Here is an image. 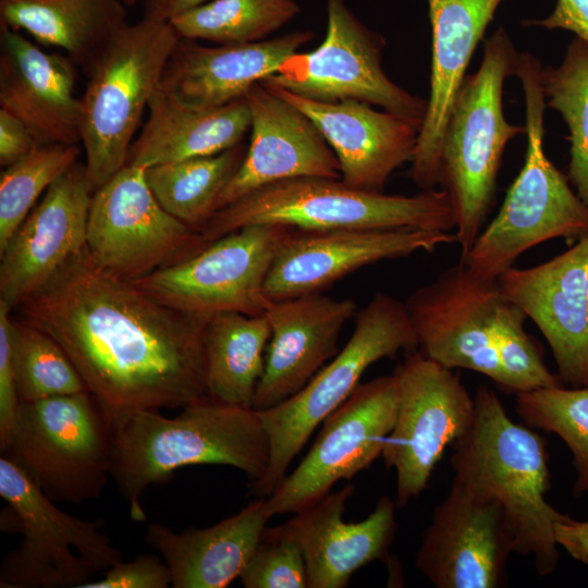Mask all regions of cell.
<instances>
[{"instance_id": "obj_39", "label": "cell", "mask_w": 588, "mask_h": 588, "mask_svg": "<svg viewBox=\"0 0 588 588\" xmlns=\"http://www.w3.org/2000/svg\"><path fill=\"white\" fill-rule=\"evenodd\" d=\"M246 588H307L301 544L289 525L265 527L240 576Z\"/></svg>"}, {"instance_id": "obj_32", "label": "cell", "mask_w": 588, "mask_h": 588, "mask_svg": "<svg viewBox=\"0 0 588 588\" xmlns=\"http://www.w3.org/2000/svg\"><path fill=\"white\" fill-rule=\"evenodd\" d=\"M246 154L240 144L222 152L146 168V180L160 205L200 232L217 212L218 199Z\"/></svg>"}, {"instance_id": "obj_40", "label": "cell", "mask_w": 588, "mask_h": 588, "mask_svg": "<svg viewBox=\"0 0 588 588\" xmlns=\"http://www.w3.org/2000/svg\"><path fill=\"white\" fill-rule=\"evenodd\" d=\"M171 585L167 563L156 554L143 553L130 562H119L107 569L103 577L82 588H167Z\"/></svg>"}, {"instance_id": "obj_11", "label": "cell", "mask_w": 588, "mask_h": 588, "mask_svg": "<svg viewBox=\"0 0 588 588\" xmlns=\"http://www.w3.org/2000/svg\"><path fill=\"white\" fill-rule=\"evenodd\" d=\"M293 229L281 224L242 228L132 283L170 308L205 319L226 311L262 315L270 303L264 293L267 274Z\"/></svg>"}, {"instance_id": "obj_42", "label": "cell", "mask_w": 588, "mask_h": 588, "mask_svg": "<svg viewBox=\"0 0 588 588\" xmlns=\"http://www.w3.org/2000/svg\"><path fill=\"white\" fill-rule=\"evenodd\" d=\"M38 143L26 125L10 112L0 109V164L9 167L19 161Z\"/></svg>"}, {"instance_id": "obj_16", "label": "cell", "mask_w": 588, "mask_h": 588, "mask_svg": "<svg viewBox=\"0 0 588 588\" xmlns=\"http://www.w3.org/2000/svg\"><path fill=\"white\" fill-rule=\"evenodd\" d=\"M511 553L514 539L499 502L454 477L424 532L415 566L437 588H497Z\"/></svg>"}, {"instance_id": "obj_37", "label": "cell", "mask_w": 588, "mask_h": 588, "mask_svg": "<svg viewBox=\"0 0 588 588\" xmlns=\"http://www.w3.org/2000/svg\"><path fill=\"white\" fill-rule=\"evenodd\" d=\"M81 147L38 145L0 175V249L47 189L76 162Z\"/></svg>"}, {"instance_id": "obj_20", "label": "cell", "mask_w": 588, "mask_h": 588, "mask_svg": "<svg viewBox=\"0 0 588 588\" xmlns=\"http://www.w3.org/2000/svg\"><path fill=\"white\" fill-rule=\"evenodd\" d=\"M93 193L85 164L76 162L47 189L0 249V301L11 310L86 247Z\"/></svg>"}, {"instance_id": "obj_2", "label": "cell", "mask_w": 588, "mask_h": 588, "mask_svg": "<svg viewBox=\"0 0 588 588\" xmlns=\"http://www.w3.org/2000/svg\"><path fill=\"white\" fill-rule=\"evenodd\" d=\"M270 443L258 412L206 397L169 418L138 411L114 431L111 477L130 504L133 520H146L140 497L182 467L225 465L252 482L268 468Z\"/></svg>"}, {"instance_id": "obj_13", "label": "cell", "mask_w": 588, "mask_h": 588, "mask_svg": "<svg viewBox=\"0 0 588 588\" xmlns=\"http://www.w3.org/2000/svg\"><path fill=\"white\" fill-rule=\"evenodd\" d=\"M397 409L382 457L396 474L395 505L418 497L445 449L470 427L475 400L452 369L419 350L406 353L392 372Z\"/></svg>"}, {"instance_id": "obj_17", "label": "cell", "mask_w": 588, "mask_h": 588, "mask_svg": "<svg viewBox=\"0 0 588 588\" xmlns=\"http://www.w3.org/2000/svg\"><path fill=\"white\" fill-rule=\"evenodd\" d=\"M501 299L498 280L479 277L463 260L449 267L405 302L419 351L446 368L473 370L502 388L491 331Z\"/></svg>"}, {"instance_id": "obj_30", "label": "cell", "mask_w": 588, "mask_h": 588, "mask_svg": "<svg viewBox=\"0 0 588 588\" xmlns=\"http://www.w3.org/2000/svg\"><path fill=\"white\" fill-rule=\"evenodd\" d=\"M120 0H0L1 23L86 65L125 24Z\"/></svg>"}, {"instance_id": "obj_1", "label": "cell", "mask_w": 588, "mask_h": 588, "mask_svg": "<svg viewBox=\"0 0 588 588\" xmlns=\"http://www.w3.org/2000/svg\"><path fill=\"white\" fill-rule=\"evenodd\" d=\"M16 309L63 348L114 431L138 411L209 397V319L157 302L98 266L86 247Z\"/></svg>"}, {"instance_id": "obj_4", "label": "cell", "mask_w": 588, "mask_h": 588, "mask_svg": "<svg viewBox=\"0 0 588 588\" xmlns=\"http://www.w3.org/2000/svg\"><path fill=\"white\" fill-rule=\"evenodd\" d=\"M518 53L500 27L485 41L478 71L466 75L450 112L441 147L440 184L449 195L464 260L482 231L507 143L526 134L505 120L504 81L516 75Z\"/></svg>"}, {"instance_id": "obj_33", "label": "cell", "mask_w": 588, "mask_h": 588, "mask_svg": "<svg viewBox=\"0 0 588 588\" xmlns=\"http://www.w3.org/2000/svg\"><path fill=\"white\" fill-rule=\"evenodd\" d=\"M299 12L294 0H210L170 23L183 39L246 44L265 40Z\"/></svg>"}, {"instance_id": "obj_14", "label": "cell", "mask_w": 588, "mask_h": 588, "mask_svg": "<svg viewBox=\"0 0 588 588\" xmlns=\"http://www.w3.org/2000/svg\"><path fill=\"white\" fill-rule=\"evenodd\" d=\"M327 33L315 50L294 53L261 84L320 101L357 100L424 122L427 100L393 83L381 65L383 38L344 0H327Z\"/></svg>"}, {"instance_id": "obj_38", "label": "cell", "mask_w": 588, "mask_h": 588, "mask_svg": "<svg viewBox=\"0 0 588 588\" xmlns=\"http://www.w3.org/2000/svg\"><path fill=\"white\" fill-rule=\"evenodd\" d=\"M526 318L519 307L502 296L491 324L502 388L516 394L562 383L546 366L541 352L527 333Z\"/></svg>"}, {"instance_id": "obj_12", "label": "cell", "mask_w": 588, "mask_h": 588, "mask_svg": "<svg viewBox=\"0 0 588 588\" xmlns=\"http://www.w3.org/2000/svg\"><path fill=\"white\" fill-rule=\"evenodd\" d=\"M208 244L160 205L145 167L125 164L93 193L86 248L98 266L122 280L172 266Z\"/></svg>"}, {"instance_id": "obj_18", "label": "cell", "mask_w": 588, "mask_h": 588, "mask_svg": "<svg viewBox=\"0 0 588 588\" xmlns=\"http://www.w3.org/2000/svg\"><path fill=\"white\" fill-rule=\"evenodd\" d=\"M455 242V233L444 231L293 229L273 259L264 293L269 301L320 293L366 266Z\"/></svg>"}, {"instance_id": "obj_23", "label": "cell", "mask_w": 588, "mask_h": 588, "mask_svg": "<svg viewBox=\"0 0 588 588\" xmlns=\"http://www.w3.org/2000/svg\"><path fill=\"white\" fill-rule=\"evenodd\" d=\"M356 303L313 293L270 301L266 308L271 335L253 408L262 411L301 391L340 351L345 323Z\"/></svg>"}, {"instance_id": "obj_9", "label": "cell", "mask_w": 588, "mask_h": 588, "mask_svg": "<svg viewBox=\"0 0 588 588\" xmlns=\"http://www.w3.org/2000/svg\"><path fill=\"white\" fill-rule=\"evenodd\" d=\"M0 495L7 502L1 529L22 535L20 546L2 560L1 588H82L95 573L123 561L121 551L102 532V520L63 512L3 455Z\"/></svg>"}, {"instance_id": "obj_31", "label": "cell", "mask_w": 588, "mask_h": 588, "mask_svg": "<svg viewBox=\"0 0 588 588\" xmlns=\"http://www.w3.org/2000/svg\"><path fill=\"white\" fill-rule=\"evenodd\" d=\"M271 328L265 314L212 316L204 332L207 393L216 401L253 408L265 368Z\"/></svg>"}, {"instance_id": "obj_28", "label": "cell", "mask_w": 588, "mask_h": 588, "mask_svg": "<svg viewBox=\"0 0 588 588\" xmlns=\"http://www.w3.org/2000/svg\"><path fill=\"white\" fill-rule=\"evenodd\" d=\"M267 499L207 528L182 532L148 524L145 542L167 563L173 588H225L241 576L267 522Z\"/></svg>"}, {"instance_id": "obj_36", "label": "cell", "mask_w": 588, "mask_h": 588, "mask_svg": "<svg viewBox=\"0 0 588 588\" xmlns=\"http://www.w3.org/2000/svg\"><path fill=\"white\" fill-rule=\"evenodd\" d=\"M517 415L529 426L552 432L567 445L576 470V497L588 493V385L539 388L516 394Z\"/></svg>"}, {"instance_id": "obj_41", "label": "cell", "mask_w": 588, "mask_h": 588, "mask_svg": "<svg viewBox=\"0 0 588 588\" xmlns=\"http://www.w3.org/2000/svg\"><path fill=\"white\" fill-rule=\"evenodd\" d=\"M10 314V307L0 301V451L10 440L21 405L11 359Z\"/></svg>"}, {"instance_id": "obj_29", "label": "cell", "mask_w": 588, "mask_h": 588, "mask_svg": "<svg viewBox=\"0 0 588 588\" xmlns=\"http://www.w3.org/2000/svg\"><path fill=\"white\" fill-rule=\"evenodd\" d=\"M125 164L151 167L216 155L241 144L250 128L246 98L219 107L188 105L159 88Z\"/></svg>"}, {"instance_id": "obj_15", "label": "cell", "mask_w": 588, "mask_h": 588, "mask_svg": "<svg viewBox=\"0 0 588 588\" xmlns=\"http://www.w3.org/2000/svg\"><path fill=\"white\" fill-rule=\"evenodd\" d=\"M397 409L393 373L359 383L330 414L311 448L267 499L270 517L302 510L382 456Z\"/></svg>"}, {"instance_id": "obj_27", "label": "cell", "mask_w": 588, "mask_h": 588, "mask_svg": "<svg viewBox=\"0 0 588 588\" xmlns=\"http://www.w3.org/2000/svg\"><path fill=\"white\" fill-rule=\"evenodd\" d=\"M311 38L310 32H295L218 47L181 38L167 63L160 89L192 106H223L244 98Z\"/></svg>"}, {"instance_id": "obj_21", "label": "cell", "mask_w": 588, "mask_h": 588, "mask_svg": "<svg viewBox=\"0 0 588 588\" xmlns=\"http://www.w3.org/2000/svg\"><path fill=\"white\" fill-rule=\"evenodd\" d=\"M302 111L338 158L346 185L383 193L391 174L411 162L422 122L357 100L320 101L262 84Z\"/></svg>"}, {"instance_id": "obj_10", "label": "cell", "mask_w": 588, "mask_h": 588, "mask_svg": "<svg viewBox=\"0 0 588 588\" xmlns=\"http://www.w3.org/2000/svg\"><path fill=\"white\" fill-rule=\"evenodd\" d=\"M114 429L88 391L22 402L1 451L53 501L98 499L111 477Z\"/></svg>"}, {"instance_id": "obj_22", "label": "cell", "mask_w": 588, "mask_h": 588, "mask_svg": "<svg viewBox=\"0 0 588 588\" xmlns=\"http://www.w3.org/2000/svg\"><path fill=\"white\" fill-rule=\"evenodd\" d=\"M252 137L245 157L222 191L217 211L272 183L295 177L341 179L336 156L314 123L261 83L245 95Z\"/></svg>"}, {"instance_id": "obj_35", "label": "cell", "mask_w": 588, "mask_h": 588, "mask_svg": "<svg viewBox=\"0 0 588 588\" xmlns=\"http://www.w3.org/2000/svg\"><path fill=\"white\" fill-rule=\"evenodd\" d=\"M10 343L21 403L88 391L58 342L26 319L11 317Z\"/></svg>"}, {"instance_id": "obj_24", "label": "cell", "mask_w": 588, "mask_h": 588, "mask_svg": "<svg viewBox=\"0 0 588 588\" xmlns=\"http://www.w3.org/2000/svg\"><path fill=\"white\" fill-rule=\"evenodd\" d=\"M74 62L49 53L0 24V109L29 130L38 145L81 142V98Z\"/></svg>"}, {"instance_id": "obj_19", "label": "cell", "mask_w": 588, "mask_h": 588, "mask_svg": "<svg viewBox=\"0 0 588 588\" xmlns=\"http://www.w3.org/2000/svg\"><path fill=\"white\" fill-rule=\"evenodd\" d=\"M498 283L548 341L561 381L588 385V233L548 261L512 267Z\"/></svg>"}, {"instance_id": "obj_34", "label": "cell", "mask_w": 588, "mask_h": 588, "mask_svg": "<svg viewBox=\"0 0 588 588\" xmlns=\"http://www.w3.org/2000/svg\"><path fill=\"white\" fill-rule=\"evenodd\" d=\"M541 84L546 106L568 126V180L588 208V44L575 37L558 68H542Z\"/></svg>"}, {"instance_id": "obj_43", "label": "cell", "mask_w": 588, "mask_h": 588, "mask_svg": "<svg viewBox=\"0 0 588 588\" xmlns=\"http://www.w3.org/2000/svg\"><path fill=\"white\" fill-rule=\"evenodd\" d=\"M548 29H566L588 44V0H556L551 14L542 20L525 22Z\"/></svg>"}, {"instance_id": "obj_6", "label": "cell", "mask_w": 588, "mask_h": 588, "mask_svg": "<svg viewBox=\"0 0 588 588\" xmlns=\"http://www.w3.org/2000/svg\"><path fill=\"white\" fill-rule=\"evenodd\" d=\"M541 70L532 53H518L516 76L522 82L526 113L525 162L498 215L463 260L485 279L498 280L535 245L558 237L576 242L588 233V208L543 150L547 106Z\"/></svg>"}, {"instance_id": "obj_7", "label": "cell", "mask_w": 588, "mask_h": 588, "mask_svg": "<svg viewBox=\"0 0 588 588\" xmlns=\"http://www.w3.org/2000/svg\"><path fill=\"white\" fill-rule=\"evenodd\" d=\"M180 39L170 22L144 15L119 29L85 65L81 143L93 192L125 166L144 112L160 88Z\"/></svg>"}, {"instance_id": "obj_3", "label": "cell", "mask_w": 588, "mask_h": 588, "mask_svg": "<svg viewBox=\"0 0 588 588\" xmlns=\"http://www.w3.org/2000/svg\"><path fill=\"white\" fill-rule=\"evenodd\" d=\"M468 430L453 443L458 477L499 502L514 539V553L531 556L541 576L558 567L555 525L568 515L546 499L550 470L544 440L512 420L499 396L480 385Z\"/></svg>"}, {"instance_id": "obj_8", "label": "cell", "mask_w": 588, "mask_h": 588, "mask_svg": "<svg viewBox=\"0 0 588 588\" xmlns=\"http://www.w3.org/2000/svg\"><path fill=\"white\" fill-rule=\"evenodd\" d=\"M416 350L418 339L405 303L375 294L356 313L346 344L301 391L257 411L269 438L270 457L265 476L252 482L250 493L257 498L272 494L316 428L351 396L372 364Z\"/></svg>"}, {"instance_id": "obj_26", "label": "cell", "mask_w": 588, "mask_h": 588, "mask_svg": "<svg viewBox=\"0 0 588 588\" xmlns=\"http://www.w3.org/2000/svg\"><path fill=\"white\" fill-rule=\"evenodd\" d=\"M354 491L348 483L287 520L303 550L308 588H344L356 571L388 555L396 532L395 501L384 495L365 519L345 522Z\"/></svg>"}, {"instance_id": "obj_5", "label": "cell", "mask_w": 588, "mask_h": 588, "mask_svg": "<svg viewBox=\"0 0 588 588\" xmlns=\"http://www.w3.org/2000/svg\"><path fill=\"white\" fill-rule=\"evenodd\" d=\"M281 224L304 231L455 230L448 193L413 196L357 189L341 179L295 177L264 186L217 211L199 232L207 243L249 225Z\"/></svg>"}, {"instance_id": "obj_25", "label": "cell", "mask_w": 588, "mask_h": 588, "mask_svg": "<svg viewBox=\"0 0 588 588\" xmlns=\"http://www.w3.org/2000/svg\"><path fill=\"white\" fill-rule=\"evenodd\" d=\"M432 32L430 95L409 176L422 191L440 184L445 125L473 53L503 0H427Z\"/></svg>"}, {"instance_id": "obj_45", "label": "cell", "mask_w": 588, "mask_h": 588, "mask_svg": "<svg viewBox=\"0 0 588 588\" xmlns=\"http://www.w3.org/2000/svg\"><path fill=\"white\" fill-rule=\"evenodd\" d=\"M210 0H146L145 16L170 22L177 15Z\"/></svg>"}, {"instance_id": "obj_44", "label": "cell", "mask_w": 588, "mask_h": 588, "mask_svg": "<svg viewBox=\"0 0 588 588\" xmlns=\"http://www.w3.org/2000/svg\"><path fill=\"white\" fill-rule=\"evenodd\" d=\"M554 530L559 548L588 566V519L576 520L568 516L559 522Z\"/></svg>"}]
</instances>
